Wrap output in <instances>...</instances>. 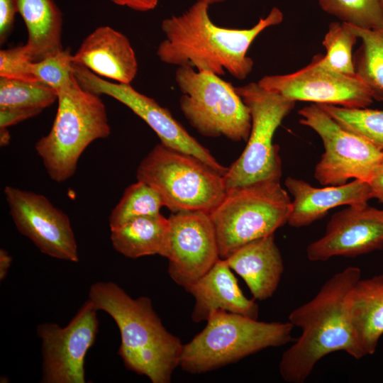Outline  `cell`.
Masks as SVG:
<instances>
[{
    "label": "cell",
    "mask_w": 383,
    "mask_h": 383,
    "mask_svg": "<svg viewBox=\"0 0 383 383\" xmlns=\"http://www.w3.org/2000/svg\"><path fill=\"white\" fill-rule=\"evenodd\" d=\"M209 7L196 1L181 15L164 19L161 28L165 39L157 47V57L167 64L219 76L227 71L238 79H245L254 65L247 55L249 48L265 29L282 22L283 13L274 7L250 28H227L211 21Z\"/></svg>",
    "instance_id": "cell-1"
},
{
    "label": "cell",
    "mask_w": 383,
    "mask_h": 383,
    "mask_svg": "<svg viewBox=\"0 0 383 383\" xmlns=\"http://www.w3.org/2000/svg\"><path fill=\"white\" fill-rule=\"evenodd\" d=\"M361 278L357 267L349 266L329 278L316 296L293 310L289 322L301 329L299 338L282 355L279 371L284 381L302 383L316 363L333 352L355 359L365 357L351 324L348 299Z\"/></svg>",
    "instance_id": "cell-2"
},
{
    "label": "cell",
    "mask_w": 383,
    "mask_h": 383,
    "mask_svg": "<svg viewBox=\"0 0 383 383\" xmlns=\"http://www.w3.org/2000/svg\"><path fill=\"white\" fill-rule=\"evenodd\" d=\"M89 299L116 322L121 335L118 355L126 368L152 383H170L183 344L163 326L150 299H133L118 284L99 282L91 286Z\"/></svg>",
    "instance_id": "cell-3"
},
{
    "label": "cell",
    "mask_w": 383,
    "mask_h": 383,
    "mask_svg": "<svg viewBox=\"0 0 383 383\" xmlns=\"http://www.w3.org/2000/svg\"><path fill=\"white\" fill-rule=\"evenodd\" d=\"M57 93L58 106L52 126L36 142L35 149L49 177L61 183L74 175L89 144L107 138L111 128L99 96L82 88L74 74Z\"/></svg>",
    "instance_id": "cell-4"
},
{
    "label": "cell",
    "mask_w": 383,
    "mask_h": 383,
    "mask_svg": "<svg viewBox=\"0 0 383 383\" xmlns=\"http://www.w3.org/2000/svg\"><path fill=\"white\" fill-rule=\"evenodd\" d=\"M289 322H265L225 311L211 313L204 329L183 345L179 365L192 374L236 362L267 348L292 340Z\"/></svg>",
    "instance_id": "cell-5"
},
{
    "label": "cell",
    "mask_w": 383,
    "mask_h": 383,
    "mask_svg": "<svg viewBox=\"0 0 383 383\" xmlns=\"http://www.w3.org/2000/svg\"><path fill=\"white\" fill-rule=\"evenodd\" d=\"M136 177L155 189L172 213H209L226 193L222 174L196 157L161 143L141 160Z\"/></svg>",
    "instance_id": "cell-6"
},
{
    "label": "cell",
    "mask_w": 383,
    "mask_h": 383,
    "mask_svg": "<svg viewBox=\"0 0 383 383\" xmlns=\"http://www.w3.org/2000/svg\"><path fill=\"white\" fill-rule=\"evenodd\" d=\"M292 201L279 181L257 182L226 191L221 202L209 213L219 256L255 239L273 234L287 223Z\"/></svg>",
    "instance_id": "cell-7"
},
{
    "label": "cell",
    "mask_w": 383,
    "mask_h": 383,
    "mask_svg": "<svg viewBox=\"0 0 383 383\" xmlns=\"http://www.w3.org/2000/svg\"><path fill=\"white\" fill-rule=\"evenodd\" d=\"M235 90L251 116L247 145L223 176L226 191L257 182L279 181L282 161L279 146L273 143L275 131L292 111L296 101L250 82Z\"/></svg>",
    "instance_id": "cell-8"
},
{
    "label": "cell",
    "mask_w": 383,
    "mask_h": 383,
    "mask_svg": "<svg viewBox=\"0 0 383 383\" xmlns=\"http://www.w3.org/2000/svg\"><path fill=\"white\" fill-rule=\"evenodd\" d=\"M175 82L182 92L179 107L190 125L209 137L247 141L251 116L235 87L219 75L179 66Z\"/></svg>",
    "instance_id": "cell-9"
},
{
    "label": "cell",
    "mask_w": 383,
    "mask_h": 383,
    "mask_svg": "<svg viewBox=\"0 0 383 383\" xmlns=\"http://www.w3.org/2000/svg\"><path fill=\"white\" fill-rule=\"evenodd\" d=\"M298 113L299 123L313 130L323 144L324 152L314 171V177L321 184L342 185L350 179L369 183L382 150L343 128L317 104Z\"/></svg>",
    "instance_id": "cell-10"
},
{
    "label": "cell",
    "mask_w": 383,
    "mask_h": 383,
    "mask_svg": "<svg viewBox=\"0 0 383 383\" xmlns=\"http://www.w3.org/2000/svg\"><path fill=\"white\" fill-rule=\"evenodd\" d=\"M72 72L84 89L99 96H111L128 107L155 132L161 143L196 157L222 175L226 173L228 167L221 165L167 109L153 99L138 92L130 84L108 82L82 65L72 63Z\"/></svg>",
    "instance_id": "cell-11"
},
{
    "label": "cell",
    "mask_w": 383,
    "mask_h": 383,
    "mask_svg": "<svg viewBox=\"0 0 383 383\" xmlns=\"http://www.w3.org/2000/svg\"><path fill=\"white\" fill-rule=\"evenodd\" d=\"M98 309L88 300L64 328L54 323L37 327L42 341L44 383H84V359L98 333Z\"/></svg>",
    "instance_id": "cell-12"
},
{
    "label": "cell",
    "mask_w": 383,
    "mask_h": 383,
    "mask_svg": "<svg viewBox=\"0 0 383 383\" xmlns=\"http://www.w3.org/2000/svg\"><path fill=\"white\" fill-rule=\"evenodd\" d=\"M257 83L295 101L361 109L374 100L370 87L357 75L349 76L328 68L321 62L320 54L296 72L266 75Z\"/></svg>",
    "instance_id": "cell-13"
},
{
    "label": "cell",
    "mask_w": 383,
    "mask_h": 383,
    "mask_svg": "<svg viewBox=\"0 0 383 383\" xmlns=\"http://www.w3.org/2000/svg\"><path fill=\"white\" fill-rule=\"evenodd\" d=\"M4 194L18 231L40 251L54 258L77 262L78 248L70 221L45 196L6 186Z\"/></svg>",
    "instance_id": "cell-14"
},
{
    "label": "cell",
    "mask_w": 383,
    "mask_h": 383,
    "mask_svg": "<svg viewBox=\"0 0 383 383\" xmlns=\"http://www.w3.org/2000/svg\"><path fill=\"white\" fill-rule=\"evenodd\" d=\"M162 257L168 274L184 289L220 259L216 232L209 213L194 211L172 213Z\"/></svg>",
    "instance_id": "cell-15"
},
{
    "label": "cell",
    "mask_w": 383,
    "mask_h": 383,
    "mask_svg": "<svg viewBox=\"0 0 383 383\" xmlns=\"http://www.w3.org/2000/svg\"><path fill=\"white\" fill-rule=\"evenodd\" d=\"M383 248V209L367 203L348 206L334 213L324 235L306 248L312 262L336 256L353 257Z\"/></svg>",
    "instance_id": "cell-16"
},
{
    "label": "cell",
    "mask_w": 383,
    "mask_h": 383,
    "mask_svg": "<svg viewBox=\"0 0 383 383\" xmlns=\"http://www.w3.org/2000/svg\"><path fill=\"white\" fill-rule=\"evenodd\" d=\"M72 61L101 77L122 84H130L138 72L137 59L129 40L107 26L91 33L72 55Z\"/></svg>",
    "instance_id": "cell-17"
},
{
    "label": "cell",
    "mask_w": 383,
    "mask_h": 383,
    "mask_svg": "<svg viewBox=\"0 0 383 383\" xmlns=\"http://www.w3.org/2000/svg\"><path fill=\"white\" fill-rule=\"evenodd\" d=\"M284 184L294 198L287 223L294 228L310 225L334 207L365 204L372 198L370 184L359 179L316 188L303 179L288 177Z\"/></svg>",
    "instance_id": "cell-18"
},
{
    "label": "cell",
    "mask_w": 383,
    "mask_h": 383,
    "mask_svg": "<svg viewBox=\"0 0 383 383\" xmlns=\"http://www.w3.org/2000/svg\"><path fill=\"white\" fill-rule=\"evenodd\" d=\"M194 298L191 318L206 321L216 311H225L257 319L259 307L241 291L224 259L220 258L204 275L185 289Z\"/></svg>",
    "instance_id": "cell-19"
},
{
    "label": "cell",
    "mask_w": 383,
    "mask_h": 383,
    "mask_svg": "<svg viewBox=\"0 0 383 383\" xmlns=\"http://www.w3.org/2000/svg\"><path fill=\"white\" fill-rule=\"evenodd\" d=\"M224 260L259 301L272 296L284 272L283 260L274 233L244 244Z\"/></svg>",
    "instance_id": "cell-20"
},
{
    "label": "cell",
    "mask_w": 383,
    "mask_h": 383,
    "mask_svg": "<svg viewBox=\"0 0 383 383\" xmlns=\"http://www.w3.org/2000/svg\"><path fill=\"white\" fill-rule=\"evenodd\" d=\"M351 324L365 356L375 353L383 335V274L360 278L348 299Z\"/></svg>",
    "instance_id": "cell-21"
},
{
    "label": "cell",
    "mask_w": 383,
    "mask_h": 383,
    "mask_svg": "<svg viewBox=\"0 0 383 383\" xmlns=\"http://www.w3.org/2000/svg\"><path fill=\"white\" fill-rule=\"evenodd\" d=\"M18 13L28 33L25 45L32 62H38L63 50L62 18L53 0H18Z\"/></svg>",
    "instance_id": "cell-22"
},
{
    "label": "cell",
    "mask_w": 383,
    "mask_h": 383,
    "mask_svg": "<svg viewBox=\"0 0 383 383\" xmlns=\"http://www.w3.org/2000/svg\"><path fill=\"white\" fill-rule=\"evenodd\" d=\"M169 230V218L159 213L139 217L111 229L110 238L114 249L127 257H162Z\"/></svg>",
    "instance_id": "cell-23"
},
{
    "label": "cell",
    "mask_w": 383,
    "mask_h": 383,
    "mask_svg": "<svg viewBox=\"0 0 383 383\" xmlns=\"http://www.w3.org/2000/svg\"><path fill=\"white\" fill-rule=\"evenodd\" d=\"M348 24V23H347ZM361 45L353 56L356 74L370 87L374 99L383 100V26L361 28L348 24Z\"/></svg>",
    "instance_id": "cell-24"
},
{
    "label": "cell",
    "mask_w": 383,
    "mask_h": 383,
    "mask_svg": "<svg viewBox=\"0 0 383 383\" xmlns=\"http://www.w3.org/2000/svg\"><path fill=\"white\" fill-rule=\"evenodd\" d=\"M57 100V93L40 81L0 77V109H38L43 110Z\"/></svg>",
    "instance_id": "cell-25"
},
{
    "label": "cell",
    "mask_w": 383,
    "mask_h": 383,
    "mask_svg": "<svg viewBox=\"0 0 383 383\" xmlns=\"http://www.w3.org/2000/svg\"><path fill=\"white\" fill-rule=\"evenodd\" d=\"M163 206L158 193L148 184L137 180L124 190L109 218L110 229L135 218L160 213Z\"/></svg>",
    "instance_id": "cell-26"
},
{
    "label": "cell",
    "mask_w": 383,
    "mask_h": 383,
    "mask_svg": "<svg viewBox=\"0 0 383 383\" xmlns=\"http://www.w3.org/2000/svg\"><path fill=\"white\" fill-rule=\"evenodd\" d=\"M318 105L343 128L383 150V110Z\"/></svg>",
    "instance_id": "cell-27"
},
{
    "label": "cell",
    "mask_w": 383,
    "mask_h": 383,
    "mask_svg": "<svg viewBox=\"0 0 383 383\" xmlns=\"http://www.w3.org/2000/svg\"><path fill=\"white\" fill-rule=\"evenodd\" d=\"M357 37L348 24L332 22L324 36L326 55L320 54L321 62L328 68L349 76H355L353 49Z\"/></svg>",
    "instance_id": "cell-28"
},
{
    "label": "cell",
    "mask_w": 383,
    "mask_h": 383,
    "mask_svg": "<svg viewBox=\"0 0 383 383\" xmlns=\"http://www.w3.org/2000/svg\"><path fill=\"white\" fill-rule=\"evenodd\" d=\"M323 11L341 22L361 28L383 26V11L379 0H318Z\"/></svg>",
    "instance_id": "cell-29"
},
{
    "label": "cell",
    "mask_w": 383,
    "mask_h": 383,
    "mask_svg": "<svg viewBox=\"0 0 383 383\" xmlns=\"http://www.w3.org/2000/svg\"><path fill=\"white\" fill-rule=\"evenodd\" d=\"M72 55L70 49L38 62H32L31 72L40 81L57 91L67 84L73 76Z\"/></svg>",
    "instance_id": "cell-30"
},
{
    "label": "cell",
    "mask_w": 383,
    "mask_h": 383,
    "mask_svg": "<svg viewBox=\"0 0 383 383\" xmlns=\"http://www.w3.org/2000/svg\"><path fill=\"white\" fill-rule=\"evenodd\" d=\"M32 61L25 45L0 51V77L38 81L31 72Z\"/></svg>",
    "instance_id": "cell-31"
},
{
    "label": "cell",
    "mask_w": 383,
    "mask_h": 383,
    "mask_svg": "<svg viewBox=\"0 0 383 383\" xmlns=\"http://www.w3.org/2000/svg\"><path fill=\"white\" fill-rule=\"evenodd\" d=\"M16 13H18V0H0L1 44L5 43L13 28Z\"/></svg>",
    "instance_id": "cell-32"
},
{
    "label": "cell",
    "mask_w": 383,
    "mask_h": 383,
    "mask_svg": "<svg viewBox=\"0 0 383 383\" xmlns=\"http://www.w3.org/2000/svg\"><path fill=\"white\" fill-rule=\"evenodd\" d=\"M42 111L38 109H0V128H8L16 125L39 114Z\"/></svg>",
    "instance_id": "cell-33"
},
{
    "label": "cell",
    "mask_w": 383,
    "mask_h": 383,
    "mask_svg": "<svg viewBox=\"0 0 383 383\" xmlns=\"http://www.w3.org/2000/svg\"><path fill=\"white\" fill-rule=\"evenodd\" d=\"M372 198L377 199L383 204V150L382 157L369 182Z\"/></svg>",
    "instance_id": "cell-34"
},
{
    "label": "cell",
    "mask_w": 383,
    "mask_h": 383,
    "mask_svg": "<svg viewBox=\"0 0 383 383\" xmlns=\"http://www.w3.org/2000/svg\"><path fill=\"white\" fill-rule=\"evenodd\" d=\"M118 6H125L138 11H148L154 9L157 5L158 0H110Z\"/></svg>",
    "instance_id": "cell-35"
},
{
    "label": "cell",
    "mask_w": 383,
    "mask_h": 383,
    "mask_svg": "<svg viewBox=\"0 0 383 383\" xmlns=\"http://www.w3.org/2000/svg\"><path fill=\"white\" fill-rule=\"evenodd\" d=\"M11 262V256L6 250L1 248L0 250V280L6 277Z\"/></svg>",
    "instance_id": "cell-36"
},
{
    "label": "cell",
    "mask_w": 383,
    "mask_h": 383,
    "mask_svg": "<svg viewBox=\"0 0 383 383\" xmlns=\"http://www.w3.org/2000/svg\"><path fill=\"white\" fill-rule=\"evenodd\" d=\"M10 133L7 128H0V145L6 147L10 142Z\"/></svg>",
    "instance_id": "cell-37"
},
{
    "label": "cell",
    "mask_w": 383,
    "mask_h": 383,
    "mask_svg": "<svg viewBox=\"0 0 383 383\" xmlns=\"http://www.w3.org/2000/svg\"><path fill=\"white\" fill-rule=\"evenodd\" d=\"M226 0H196L198 2H202L209 4V6L213 4L221 3Z\"/></svg>",
    "instance_id": "cell-38"
},
{
    "label": "cell",
    "mask_w": 383,
    "mask_h": 383,
    "mask_svg": "<svg viewBox=\"0 0 383 383\" xmlns=\"http://www.w3.org/2000/svg\"><path fill=\"white\" fill-rule=\"evenodd\" d=\"M379 3H380V5L382 6V11H383V0H379Z\"/></svg>",
    "instance_id": "cell-39"
}]
</instances>
